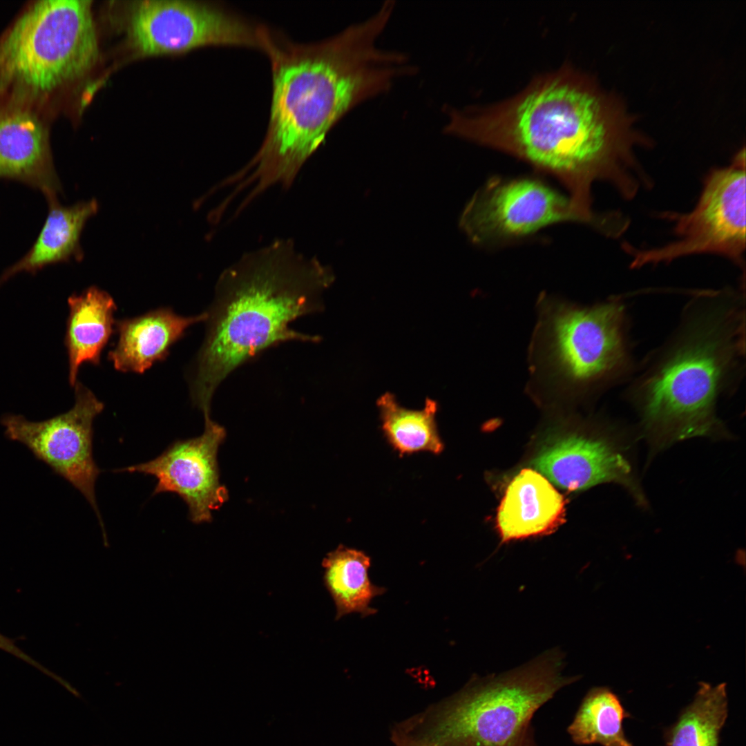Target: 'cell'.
I'll return each mask as SVG.
<instances>
[{
	"label": "cell",
	"instance_id": "obj_1",
	"mask_svg": "<svg viewBox=\"0 0 746 746\" xmlns=\"http://www.w3.org/2000/svg\"><path fill=\"white\" fill-rule=\"evenodd\" d=\"M623 105L590 77L564 64L513 96L451 109L446 131L513 155L556 178L581 222L597 227L591 187L610 182L625 199L651 185L634 153L647 146Z\"/></svg>",
	"mask_w": 746,
	"mask_h": 746
},
{
	"label": "cell",
	"instance_id": "obj_2",
	"mask_svg": "<svg viewBox=\"0 0 746 746\" xmlns=\"http://www.w3.org/2000/svg\"><path fill=\"white\" fill-rule=\"evenodd\" d=\"M380 9L367 20L315 43L296 44L269 30L272 97L264 140L251 160L223 180L228 198L244 194V209L268 189H288L333 126L361 102L413 71L402 53L376 41L390 19Z\"/></svg>",
	"mask_w": 746,
	"mask_h": 746
},
{
	"label": "cell",
	"instance_id": "obj_3",
	"mask_svg": "<svg viewBox=\"0 0 746 746\" xmlns=\"http://www.w3.org/2000/svg\"><path fill=\"white\" fill-rule=\"evenodd\" d=\"M334 279L329 267L285 239L243 255L221 273L189 374L192 403L204 417L211 416L218 387L240 365L285 342L321 341L290 325L323 309V293Z\"/></svg>",
	"mask_w": 746,
	"mask_h": 746
},
{
	"label": "cell",
	"instance_id": "obj_4",
	"mask_svg": "<svg viewBox=\"0 0 746 746\" xmlns=\"http://www.w3.org/2000/svg\"><path fill=\"white\" fill-rule=\"evenodd\" d=\"M744 305L723 292L696 296L668 342L629 390L645 429L665 443L712 435L719 396L745 356Z\"/></svg>",
	"mask_w": 746,
	"mask_h": 746
},
{
	"label": "cell",
	"instance_id": "obj_5",
	"mask_svg": "<svg viewBox=\"0 0 746 746\" xmlns=\"http://www.w3.org/2000/svg\"><path fill=\"white\" fill-rule=\"evenodd\" d=\"M531 357L544 392L584 396L620 381L632 366L624 305L542 298Z\"/></svg>",
	"mask_w": 746,
	"mask_h": 746
},
{
	"label": "cell",
	"instance_id": "obj_6",
	"mask_svg": "<svg viewBox=\"0 0 746 746\" xmlns=\"http://www.w3.org/2000/svg\"><path fill=\"white\" fill-rule=\"evenodd\" d=\"M98 57L91 1H35L0 38V91L31 109L88 72Z\"/></svg>",
	"mask_w": 746,
	"mask_h": 746
},
{
	"label": "cell",
	"instance_id": "obj_7",
	"mask_svg": "<svg viewBox=\"0 0 746 746\" xmlns=\"http://www.w3.org/2000/svg\"><path fill=\"white\" fill-rule=\"evenodd\" d=\"M564 653L552 649L506 673L483 680L443 711L439 743L501 746L522 734L535 711L575 680L562 676Z\"/></svg>",
	"mask_w": 746,
	"mask_h": 746
},
{
	"label": "cell",
	"instance_id": "obj_8",
	"mask_svg": "<svg viewBox=\"0 0 746 746\" xmlns=\"http://www.w3.org/2000/svg\"><path fill=\"white\" fill-rule=\"evenodd\" d=\"M745 155H736L730 165L711 171L698 201L689 213L666 212L680 239L662 247L638 249L624 243L632 257L631 267L669 262L692 254L723 256L744 266L745 250Z\"/></svg>",
	"mask_w": 746,
	"mask_h": 746
},
{
	"label": "cell",
	"instance_id": "obj_9",
	"mask_svg": "<svg viewBox=\"0 0 746 746\" xmlns=\"http://www.w3.org/2000/svg\"><path fill=\"white\" fill-rule=\"evenodd\" d=\"M267 28L215 4L189 1H137L128 33L142 55L179 53L209 45L264 49Z\"/></svg>",
	"mask_w": 746,
	"mask_h": 746
},
{
	"label": "cell",
	"instance_id": "obj_10",
	"mask_svg": "<svg viewBox=\"0 0 746 746\" xmlns=\"http://www.w3.org/2000/svg\"><path fill=\"white\" fill-rule=\"evenodd\" d=\"M74 388V405L63 414L39 422L21 415L6 414L1 423L8 438L25 445L84 495L95 513L107 546L95 496V483L101 470L93 452V421L104 405L82 383L77 381Z\"/></svg>",
	"mask_w": 746,
	"mask_h": 746
},
{
	"label": "cell",
	"instance_id": "obj_11",
	"mask_svg": "<svg viewBox=\"0 0 746 746\" xmlns=\"http://www.w3.org/2000/svg\"><path fill=\"white\" fill-rule=\"evenodd\" d=\"M581 220L569 198L540 182L492 178L464 208L459 226L476 244L508 240L548 225Z\"/></svg>",
	"mask_w": 746,
	"mask_h": 746
},
{
	"label": "cell",
	"instance_id": "obj_12",
	"mask_svg": "<svg viewBox=\"0 0 746 746\" xmlns=\"http://www.w3.org/2000/svg\"><path fill=\"white\" fill-rule=\"evenodd\" d=\"M204 419L201 435L176 440L155 459L115 470L155 477L157 484L152 495L163 492L178 495L195 524L211 522L212 512L228 499L227 490L220 481L217 461L226 432L211 417Z\"/></svg>",
	"mask_w": 746,
	"mask_h": 746
},
{
	"label": "cell",
	"instance_id": "obj_13",
	"mask_svg": "<svg viewBox=\"0 0 746 746\" xmlns=\"http://www.w3.org/2000/svg\"><path fill=\"white\" fill-rule=\"evenodd\" d=\"M535 467L552 482L569 490H584L604 482H617L642 501L629 463L610 443L580 435L559 439L535 459Z\"/></svg>",
	"mask_w": 746,
	"mask_h": 746
},
{
	"label": "cell",
	"instance_id": "obj_14",
	"mask_svg": "<svg viewBox=\"0 0 746 746\" xmlns=\"http://www.w3.org/2000/svg\"><path fill=\"white\" fill-rule=\"evenodd\" d=\"M0 178L32 186L48 201L57 199L61 185L48 133L30 108L11 106L0 111Z\"/></svg>",
	"mask_w": 746,
	"mask_h": 746
},
{
	"label": "cell",
	"instance_id": "obj_15",
	"mask_svg": "<svg viewBox=\"0 0 746 746\" xmlns=\"http://www.w3.org/2000/svg\"><path fill=\"white\" fill-rule=\"evenodd\" d=\"M206 318L205 312L182 316L163 307L115 321L118 337L108 352V359L116 370L142 374L166 358L189 327Z\"/></svg>",
	"mask_w": 746,
	"mask_h": 746
},
{
	"label": "cell",
	"instance_id": "obj_16",
	"mask_svg": "<svg viewBox=\"0 0 746 746\" xmlns=\"http://www.w3.org/2000/svg\"><path fill=\"white\" fill-rule=\"evenodd\" d=\"M565 519L564 497L540 474L522 470L508 485L497 511L503 542L552 533Z\"/></svg>",
	"mask_w": 746,
	"mask_h": 746
},
{
	"label": "cell",
	"instance_id": "obj_17",
	"mask_svg": "<svg viewBox=\"0 0 746 746\" xmlns=\"http://www.w3.org/2000/svg\"><path fill=\"white\" fill-rule=\"evenodd\" d=\"M68 304L65 345L68 382L74 387L82 364H99L102 350L113 332L117 305L109 294L94 286L71 295Z\"/></svg>",
	"mask_w": 746,
	"mask_h": 746
},
{
	"label": "cell",
	"instance_id": "obj_18",
	"mask_svg": "<svg viewBox=\"0 0 746 746\" xmlns=\"http://www.w3.org/2000/svg\"><path fill=\"white\" fill-rule=\"evenodd\" d=\"M45 223L28 253L0 276V285L21 272L34 273L45 266L82 257L79 239L86 221L96 213L95 200L64 207L57 199L48 201Z\"/></svg>",
	"mask_w": 746,
	"mask_h": 746
},
{
	"label": "cell",
	"instance_id": "obj_19",
	"mask_svg": "<svg viewBox=\"0 0 746 746\" xmlns=\"http://www.w3.org/2000/svg\"><path fill=\"white\" fill-rule=\"evenodd\" d=\"M323 582L336 606V620L351 613L367 617L376 613L372 600L386 592L369 577L371 557L365 552L340 544L322 562Z\"/></svg>",
	"mask_w": 746,
	"mask_h": 746
},
{
	"label": "cell",
	"instance_id": "obj_20",
	"mask_svg": "<svg viewBox=\"0 0 746 746\" xmlns=\"http://www.w3.org/2000/svg\"><path fill=\"white\" fill-rule=\"evenodd\" d=\"M376 405L383 434L401 455L419 451L442 452L444 446L437 429L438 403L435 401L427 398L421 410H410L402 407L394 394L386 392Z\"/></svg>",
	"mask_w": 746,
	"mask_h": 746
},
{
	"label": "cell",
	"instance_id": "obj_21",
	"mask_svg": "<svg viewBox=\"0 0 746 746\" xmlns=\"http://www.w3.org/2000/svg\"><path fill=\"white\" fill-rule=\"evenodd\" d=\"M728 714L726 684L700 682L691 702L666 734V746H720Z\"/></svg>",
	"mask_w": 746,
	"mask_h": 746
},
{
	"label": "cell",
	"instance_id": "obj_22",
	"mask_svg": "<svg viewBox=\"0 0 746 746\" xmlns=\"http://www.w3.org/2000/svg\"><path fill=\"white\" fill-rule=\"evenodd\" d=\"M627 716L615 694L606 687H595L584 698L568 731L579 744L633 746L622 727Z\"/></svg>",
	"mask_w": 746,
	"mask_h": 746
},
{
	"label": "cell",
	"instance_id": "obj_23",
	"mask_svg": "<svg viewBox=\"0 0 746 746\" xmlns=\"http://www.w3.org/2000/svg\"><path fill=\"white\" fill-rule=\"evenodd\" d=\"M0 649L34 666L46 675L54 678L55 680L58 681L59 680V677H58L55 673H52L51 671L44 667L34 659L28 656L23 651H21L12 640L4 636L1 633H0Z\"/></svg>",
	"mask_w": 746,
	"mask_h": 746
},
{
	"label": "cell",
	"instance_id": "obj_24",
	"mask_svg": "<svg viewBox=\"0 0 746 746\" xmlns=\"http://www.w3.org/2000/svg\"><path fill=\"white\" fill-rule=\"evenodd\" d=\"M521 734L501 746H530L526 740L521 737Z\"/></svg>",
	"mask_w": 746,
	"mask_h": 746
},
{
	"label": "cell",
	"instance_id": "obj_25",
	"mask_svg": "<svg viewBox=\"0 0 746 746\" xmlns=\"http://www.w3.org/2000/svg\"><path fill=\"white\" fill-rule=\"evenodd\" d=\"M402 746H428V745H426V744H424V743L413 742L412 741V742H409V743H405Z\"/></svg>",
	"mask_w": 746,
	"mask_h": 746
}]
</instances>
